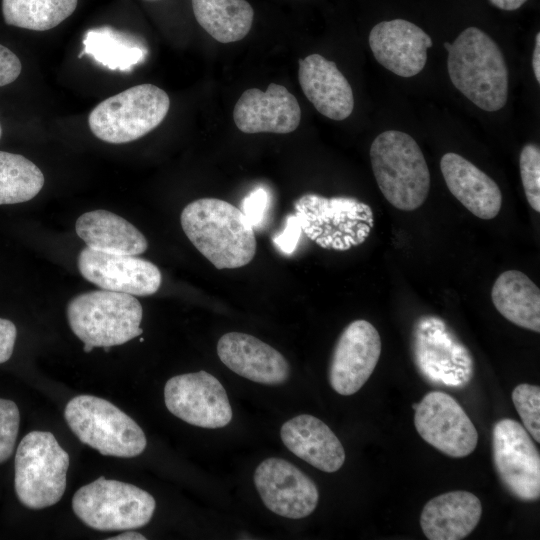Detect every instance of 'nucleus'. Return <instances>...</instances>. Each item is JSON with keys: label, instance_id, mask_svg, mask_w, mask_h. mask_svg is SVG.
I'll return each instance as SVG.
<instances>
[{"label": "nucleus", "instance_id": "1", "mask_svg": "<svg viewBox=\"0 0 540 540\" xmlns=\"http://www.w3.org/2000/svg\"><path fill=\"white\" fill-rule=\"evenodd\" d=\"M180 222L190 242L219 270L245 266L255 256L254 227L227 201L194 200L182 210Z\"/></svg>", "mask_w": 540, "mask_h": 540}, {"label": "nucleus", "instance_id": "2", "mask_svg": "<svg viewBox=\"0 0 540 540\" xmlns=\"http://www.w3.org/2000/svg\"><path fill=\"white\" fill-rule=\"evenodd\" d=\"M448 74L453 85L477 107L494 112L508 97V70L496 42L476 27L463 30L448 50Z\"/></svg>", "mask_w": 540, "mask_h": 540}, {"label": "nucleus", "instance_id": "3", "mask_svg": "<svg viewBox=\"0 0 540 540\" xmlns=\"http://www.w3.org/2000/svg\"><path fill=\"white\" fill-rule=\"evenodd\" d=\"M370 160L378 187L392 206L413 211L425 202L430 172L413 137L397 130L380 133L371 144Z\"/></svg>", "mask_w": 540, "mask_h": 540}, {"label": "nucleus", "instance_id": "4", "mask_svg": "<svg viewBox=\"0 0 540 540\" xmlns=\"http://www.w3.org/2000/svg\"><path fill=\"white\" fill-rule=\"evenodd\" d=\"M66 313L86 353L122 345L143 333L142 306L130 294L103 289L81 293L68 302Z\"/></svg>", "mask_w": 540, "mask_h": 540}, {"label": "nucleus", "instance_id": "5", "mask_svg": "<svg viewBox=\"0 0 540 540\" xmlns=\"http://www.w3.org/2000/svg\"><path fill=\"white\" fill-rule=\"evenodd\" d=\"M64 415L76 437L104 456L131 458L146 448L140 426L103 398L78 395L67 403Z\"/></svg>", "mask_w": 540, "mask_h": 540}, {"label": "nucleus", "instance_id": "6", "mask_svg": "<svg viewBox=\"0 0 540 540\" xmlns=\"http://www.w3.org/2000/svg\"><path fill=\"white\" fill-rule=\"evenodd\" d=\"M14 463L15 491L24 506L43 509L60 501L66 489L69 455L51 432L25 435Z\"/></svg>", "mask_w": 540, "mask_h": 540}, {"label": "nucleus", "instance_id": "7", "mask_svg": "<svg viewBox=\"0 0 540 540\" xmlns=\"http://www.w3.org/2000/svg\"><path fill=\"white\" fill-rule=\"evenodd\" d=\"M302 232L322 248L344 251L363 243L374 226L369 205L354 197L308 193L294 203Z\"/></svg>", "mask_w": 540, "mask_h": 540}, {"label": "nucleus", "instance_id": "8", "mask_svg": "<svg viewBox=\"0 0 540 540\" xmlns=\"http://www.w3.org/2000/svg\"><path fill=\"white\" fill-rule=\"evenodd\" d=\"M170 107L167 93L153 84H139L100 102L91 111L88 124L100 140L123 144L155 129Z\"/></svg>", "mask_w": 540, "mask_h": 540}, {"label": "nucleus", "instance_id": "9", "mask_svg": "<svg viewBox=\"0 0 540 540\" xmlns=\"http://www.w3.org/2000/svg\"><path fill=\"white\" fill-rule=\"evenodd\" d=\"M72 507L88 527L116 531L148 524L156 502L151 494L135 485L99 477L76 491Z\"/></svg>", "mask_w": 540, "mask_h": 540}, {"label": "nucleus", "instance_id": "10", "mask_svg": "<svg viewBox=\"0 0 540 540\" xmlns=\"http://www.w3.org/2000/svg\"><path fill=\"white\" fill-rule=\"evenodd\" d=\"M412 353L420 374L434 385L462 387L473 377V357L441 318L421 316L412 331Z\"/></svg>", "mask_w": 540, "mask_h": 540}, {"label": "nucleus", "instance_id": "11", "mask_svg": "<svg viewBox=\"0 0 540 540\" xmlns=\"http://www.w3.org/2000/svg\"><path fill=\"white\" fill-rule=\"evenodd\" d=\"M492 454L496 473L516 499L540 498V455L528 431L511 418L497 421L492 431Z\"/></svg>", "mask_w": 540, "mask_h": 540}, {"label": "nucleus", "instance_id": "12", "mask_svg": "<svg viewBox=\"0 0 540 540\" xmlns=\"http://www.w3.org/2000/svg\"><path fill=\"white\" fill-rule=\"evenodd\" d=\"M412 406L418 434L435 449L452 458L466 457L475 450L477 429L451 395L431 391Z\"/></svg>", "mask_w": 540, "mask_h": 540}, {"label": "nucleus", "instance_id": "13", "mask_svg": "<svg viewBox=\"0 0 540 540\" xmlns=\"http://www.w3.org/2000/svg\"><path fill=\"white\" fill-rule=\"evenodd\" d=\"M164 401L174 416L194 426L217 429L232 420L226 390L204 370L170 378L164 387Z\"/></svg>", "mask_w": 540, "mask_h": 540}, {"label": "nucleus", "instance_id": "14", "mask_svg": "<svg viewBox=\"0 0 540 540\" xmlns=\"http://www.w3.org/2000/svg\"><path fill=\"white\" fill-rule=\"evenodd\" d=\"M254 484L265 506L285 518H305L319 501L313 480L282 458L270 457L262 461L255 469Z\"/></svg>", "mask_w": 540, "mask_h": 540}, {"label": "nucleus", "instance_id": "15", "mask_svg": "<svg viewBox=\"0 0 540 540\" xmlns=\"http://www.w3.org/2000/svg\"><path fill=\"white\" fill-rule=\"evenodd\" d=\"M81 275L100 289L149 296L161 285V272L152 262L137 255L117 254L83 248L77 260Z\"/></svg>", "mask_w": 540, "mask_h": 540}, {"label": "nucleus", "instance_id": "16", "mask_svg": "<svg viewBox=\"0 0 540 540\" xmlns=\"http://www.w3.org/2000/svg\"><path fill=\"white\" fill-rule=\"evenodd\" d=\"M382 350L377 329L368 321L351 322L339 336L329 365L331 387L340 395L358 392L373 373Z\"/></svg>", "mask_w": 540, "mask_h": 540}, {"label": "nucleus", "instance_id": "17", "mask_svg": "<svg viewBox=\"0 0 540 540\" xmlns=\"http://www.w3.org/2000/svg\"><path fill=\"white\" fill-rule=\"evenodd\" d=\"M369 46L384 68L401 77L420 73L427 61L430 36L419 26L404 19L376 24L369 34Z\"/></svg>", "mask_w": 540, "mask_h": 540}, {"label": "nucleus", "instance_id": "18", "mask_svg": "<svg viewBox=\"0 0 540 540\" xmlns=\"http://www.w3.org/2000/svg\"><path fill=\"white\" fill-rule=\"evenodd\" d=\"M233 119L244 133L287 134L299 126L301 109L284 86L270 83L266 91L257 88L244 91L235 104Z\"/></svg>", "mask_w": 540, "mask_h": 540}, {"label": "nucleus", "instance_id": "19", "mask_svg": "<svg viewBox=\"0 0 540 540\" xmlns=\"http://www.w3.org/2000/svg\"><path fill=\"white\" fill-rule=\"evenodd\" d=\"M217 354L231 371L256 383L280 385L290 375L285 357L250 334L229 332L222 335L217 343Z\"/></svg>", "mask_w": 540, "mask_h": 540}, {"label": "nucleus", "instance_id": "20", "mask_svg": "<svg viewBox=\"0 0 540 540\" xmlns=\"http://www.w3.org/2000/svg\"><path fill=\"white\" fill-rule=\"evenodd\" d=\"M298 78L305 96L322 115L336 121L351 115L353 91L333 61L320 54L300 59Z\"/></svg>", "mask_w": 540, "mask_h": 540}, {"label": "nucleus", "instance_id": "21", "mask_svg": "<svg viewBox=\"0 0 540 540\" xmlns=\"http://www.w3.org/2000/svg\"><path fill=\"white\" fill-rule=\"evenodd\" d=\"M440 169L449 191L473 215L484 220L498 215L502 193L486 173L453 152L442 156Z\"/></svg>", "mask_w": 540, "mask_h": 540}, {"label": "nucleus", "instance_id": "22", "mask_svg": "<svg viewBox=\"0 0 540 540\" xmlns=\"http://www.w3.org/2000/svg\"><path fill=\"white\" fill-rule=\"evenodd\" d=\"M280 436L294 455L323 472H336L345 462V451L337 436L323 421L302 414L286 421Z\"/></svg>", "mask_w": 540, "mask_h": 540}, {"label": "nucleus", "instance_id": "23", "mask_svg": "<svg viewBox=\"0 0 540 540\" xmlns=\"http://www.w3.org/2000/svg\"><path fill=\"white\" fill-rule=\"evenodd\" d=\"M481 515L479 498L457 490L429 500L421 512L420 525L429 540H460L475 529Z\"/></svg>", "mask_w": 540, "mask_h": 540}, {"label": "nucleus", "instance_id": "24", "mask_svg": "<svg viewBox=\"0 0 540 540\" xmlns=\"http://www.w3.org/2000/svg\"><path fill=\"white\" fill-rule=\"evenodd\" d=\"M75 230L88 247L103 252L138 255L148 247L145 236L133 224L106 210L82 214Z\"/></svg>", "mask_w": 540, "mask_h": 540}, {"label": "nucleus", "instance_id": "25", "mask_svg": "<svg viewBox=\"0 0 540 540\" xmlns=\"http://www.w3.org/2000/svg\"><path fill=\"white\" fill-rule=\"evenodd\" d=\"M491 299L496 310L508 321L540 332V290L523 272L501 273L492 286Z\"/></svg>", "mask_w": 540, "mask_h": 540}, {"label": "nucleus", "instance_id": "26", "mask_svg": "<svg viewBox=\"0 0 540 540\" xmlns=\"http://www.w3.org/2000/svg\"><path fill=\"white\" fill-rule=\"evenodd\" d=\"M197 22L215 40L231 43L250 31L254 11L246 0H192Z\"/></svg>", "mask_w": 540, "mask_h": 540}, {"label": "nucleus", "instance_id": "27", "mask_svg": "<svg viewBox=\"0 0 540 540\" xmlns=\"http://www.w3.org/2000/svg\"><path fill=\"white\" fill-rule=\"evenodd\" d=\"M83 54L110 70L127 72L143 62L147 49L132 35L105 26L90 29L83 39Z\"/></svg>", "mask_w": 540, "mask_h": 540}, {"label": "nucleus", "instance_id": "28", "mask_svg": "<svg viewBox=\"0 0 540 540\" xmlns=\"http://www.w3.org/2000/svg\"><path fill=\"white\" fill-rule=\"evenodd\" d=\"M78 0H2L6 24L34 31L50 30L76 9Z\"/></svg>", "mask_w": 540, "mask_h": 540}, {"label": "nucleus", "instance_id": "29", "mask_svg": "<svg viewBox=\"0 0 540 540\" xmlns=\"http://www.w3.org/2000/svg\"><path fill=\"white\" fill-rule=\"evenodd\" d=\"M44 181L42 171L32 161L0 151V205L31 200L41 191Z\"/></svg>", "mask_w": 540, "mask_h": 540}, {"label": "nucleus", "instance_id": "30", "mask_svg": "<svg viewBox=\"0 0 540 540\" xmlns=\"http://www.w3.org/2000/svg\"><path fill=\"white\" fill-rule=\"evenodd\" d=\"M513 404L530 436L540 442V387L519 384L512 392Z\"/></svg>", "mask_w": 540, "mask_h": 540}, {"label": "nucleus", "instance_id": "31", "mask_svg": "<svg viewBox=\"0 0 540 540\" xmlns=\"http://www.w3.org/2000/svg\"><path fill=\"white\" fill-rule=\"evenodd\" d=\"M520 175L526 199L540 212V149L534 143L524 145L519 157Z\"/></svg>", "mask_w": 540, "mask_h": 540}, {"label": "nucleus", "instance_id": "32", "mask_svg": "<svg viewBox=\"0 0 540 540\" xmlns=\"http://www.w3.org/2000/svg\"><path fill=\"white\" fill-rule=\"evenodd\" d=\"M19 424L20 413L16 403L0 398V464L13 453Z\"/></svg>", "mask_w": 540, "mask_h": 540}, {"label": "nucleus", "instance_id": "33", "mask_svg": "<svg viewBox=\"0 0 540 540\" xmlns=\"http://www.w3.org/2000/svg\"><path fill=\"white\" fill-rule=\"evenodd\" d=\"M268 203V193L263 188L251 191L243 200L241 211L253 227L263 220Z\"/></svg>", "mask_w": 540, "mask_h": 540}, {"label": "nucleus", "instance_id": "34", "mask_svg": "<svg viewBox=\"0 0 540 540\" xmlns=\"http://www.w3.org/2000/svg\"><path fill=\"white\" fill-rule=\"evenodd\" d=\"M301 233L299 218L292 214L287 216L285 229L274 238V242L284 254H291L297 247Z\"/></svg>", "mask_w": 540, "mask_h": 540}, {"label": "nucleus", "instance_id": "35", "mask_svg": "<svg viewBox=\"0 0 540 540\" xmlns=\"http://www.w3.org/2000/svg\"><path fill=\"white\" fill-rule=\"evenodd\" d=\"M21 62L17 55L0 44V87L14 82L20 75Z\"/></svg>", "mask_w": 540, "mask_h": 540}, {"label": "nucleus", "instance_id": "36", "mask_svg": "<svg viewBox=\"0 0 540 540\" xmlns=\"http://www.w3.org/2000/svg\"><path fill=\"white\" fill-rule=\"evenodd\" d=\"M17 330L14 323L0 318V364L8 361L13 353Z\"/></svg>", "mask_w": 540, "mask_h": 540}, {"label": "nucleus", "instance_id": "37", "mask_svg": "<svg viewBox=\"0 0 540 540\" xmlns=\"http://www.w3.org/2000/svg\"><path fill=\"white\" fill-rule=\"evenodd\" d=\"M532 67L535 78L540 83V33L538 32L535 37V46L532 56Z\"/></svg>", "mask_w": 540, "mask_h": 540}, {"label": "nucleus", "instance_id": "38", "mask_svg": "<svg viewBox=\"0 0 540 540\" xmlns=\"http://www.w3.org/2000/svg\"><path fill=\"white\" fill-rule=\"evenodd\" d=\"M527 0H490L499 9L512 11L520 8Z\"/></svg>", "mask_w": 540, "mask_h": 540}, {"label": "nucleus", "instance_id": "39", "mask_svg": "<svg viewBox=\"0 0 540 540\" xmlns=\"http://www.w3.org/2000/svg\"><path fill=\"white\" fill-rule=\"evenodd\" d=\"M146 537L142 534L134 531H126L115 537L109 538V540H145Z\"/></svg>", "mask_w": 540, "mask_h": 540}, {"label": "nucleus", "instance_id": "40", "mask_svg": "<svg viewBox=\"0 0 540 540\" xmlns=\"http://www.w3.org/2000/svg\"><path fill=\"white\" fill-rule=\"evenodd\" d=\"M1 134H2V129H1V126H0V137H1Z\"/></svg>", "mask_w": 540, "mask_h": 540}]
</instances>
